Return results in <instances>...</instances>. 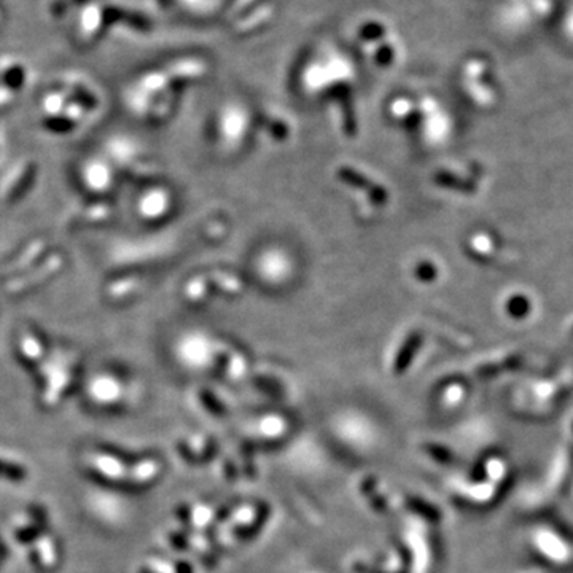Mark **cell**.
<instances>
[{
  "label": "cell",
  "mask_w": 573,
  "mask_h": 573,
  "mask_svg": "<svg viewBox=\"0 0 573 573\" xmlns=\"http://www.w3.org/2000/svg\"><path fill=\"white\" fill-rule=\"evenodd\" d=\"M533 562L554 570L573 567V535L551 525H533L525 535Z\"/></svg>",
  "instance_id": "6da1fadb"
},
{
  "label": "cell",
  "mask_w": 573,
  "mask_h": 573,
  "mask_svg": "<svg viewBox=\"0 0 573 573\" xmlns=\"http://www.w3.org/2000/svg\"><path fill=\"white\" fill-rule=\"evenodd\" d=\"M161 8L169 13L179 14L191 20L209 22L217 18L222 8L230 12L231 0H154Z\"/></svg>",
  "instance_id": "7a4b0ae2"
},
{
  "label": "cell",
  "mask_w": 573,
  "mask_h": 573,
  "mask_svg": "<svg viewBox=\"0 0 573 573\" xmlns=\"http://www.w3.org/2000/svg\"><path fill=\"white\" fill-rule=\"evenodd\" d=\"M39 552H40V560H42L43 566H53L55 560H57V551H55V545L51 540H42L39 543Z\"/></svg>",
  "instance_id": "3957f363"
}]
</instances>
